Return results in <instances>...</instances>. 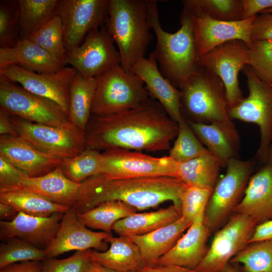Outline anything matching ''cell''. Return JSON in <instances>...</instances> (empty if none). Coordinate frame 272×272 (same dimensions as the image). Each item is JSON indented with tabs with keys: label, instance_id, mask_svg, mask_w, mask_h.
<instances>
[{
	"label": "cell",
	"instance_id": "obj_5",
	"mask_svg": "<svg viewBox=\"0 0 272 272\" xmlns=\"http://www.w3.org/2000/svg\"><path fill=\"white\" fill-rule=\"evenodd\" d=\"M178 89L181 112L186 119L207 124L234 123L228 113L224 84L215 74L201 66Z\"/></svg>",
	"mask_w": 272,
	"mask_h": 272
},
{
	"label": "cell",
	"instance_id": "obj_22",
	"mask_svg": "<svg viewBox=\"0 0 272 272\" xmlns=\"http://www.w3.org/2000/svg\"><path fill=\"white\" fill-rule=\"evenodd\" d=\"M132 72L142 79L151 96L159 101L170 118L178 123L183 116L181 92L162 75L156 60L150 56L143 58L134 64Z\"/></svg>",
	"mask_w": 272,
	"mask_h": 272
},
{
	"label": "cell",
	"instance_id": "obj_25",
	"mask_svg": "<svg viewBox=\"0 0 272 272\" xmlns=\"http://www.w3.org/2000/svg\"><path fill=\"white\" fill-rule=\"evenodd\" d=\"M15 64L39 73L57 71L65 64L28 39H20L14 46L0 48V71Z\"/></svg>",
	"mask_w": 272,
	"mask_h": 272
},
{
	"label": "cell",
	"instance_id": "obj_38",
	"mask_svg": "<svg viewBox=\"0 0 272 272\" xmlns=\"http://www.w3.org/2000/svg\"><path fill=\"white\" fill-rule=\"evenodd\" d=\"M178 124V131L173 146L170 149V157L177 163H182L210 153L183 115Z\"/></svg>",
	"mask_w": 272,
	"mask_h": 272
},
{
	"label": "cell",
	"instance_id": "obj_54",
	"mask_svg": "<svg viewBox=\"0 0 272 272\" xmlns=\"http://www.w3.org/2000/svg\"><path fill=\"white\" fill-rule=\"evenodd\" d=\"M239 264L229 262L223 270L222 272H243Z\"/></svg>",
	"mask_w": 272,
	"mask_h": 272
},
{
	"label": "cell",
	"instance_id": "obj_45",
	"mask_svg": "<svg viewBox=\"0 0 272 272\" xmlns=\"http://www.w3.org/2000/svg\"><path fill=\"white\" fill-rule=\"evenodd\" d=\"M28 176L0 156V189L20 187Z\"/></svg>",
	"mask_w": 272,
	"mask_h": 272
},
{
	"label": "cell",
	"instance_id": "obj_1",
	"mask_svg": "<svg viewBox=\"0 0 272 272\" xmlns=\"http://www.w3.org/2000/svg\"><path fill=\"white\" fill-rule=\"evenodd\" d=\"M152 99L120 113L91 115L85 130V149L148 152L169 149L177 135L178 124Z\"/></svg>",
	"mask_w": 272,
	"mask_h": 272
},
{
	"label": "cell",
	"instance_id": "obj_34",
	"mask_svg": "<svg viewBox=\"0 0 272 272\" xmlns=\"http://www.w3.org/2000/svg\"><path fill=\"white\" fill-rule=\"evenodd\" d=\"M20 14V39H27L55 15L59 0H17Z\"/></svg>",
	"mask_w": 272,
	"mask_h": 272
},
{
	"label": "cell",
	"instance_id": "obj_15",
	"mask_svg": "<svg viewBox=\"0 0 272 272\" xmlns=\"http://www.w3.org/2000/svg\"><path fill=\"white\" fill-rule=\"evenodd\" d=\"M77 73L75 68L65 66L56 72L39 73L12 64L0 71V76L31 93L52 100L69 115L70 89Z\"/></svg>",
	"mask_w": 272,
	"mask_h": 272
},
{
	"label": "cell",
	"instance_id": "obj_11",
	"mask_svg": "<svg viewBox=\"0 0 272 272\" xmlns=\"http://www.w3.org/2000/svg\"><path fill=\"white\" fill-rule=\"evenodd\" d=\"M10 116L16 135L42 152L63 160L85 149V131L76 126H53Z\"/></svg>",
	"mask_w": 272,
	"mask_h": 272
},
{
	"label": "cell",
	"instance_id": "obj_9",
	"mask_svg": "<svg viewBox=\"0 0 272 272\" xmlns=\"http://www.w3.org/2000/svg\"><path fill=\"white\" fill-rule=\"evenodd\" d=\"M0 109L28 121L60 127L75 126L56 103L0 76Z\"/></svg>",
	"mask_w": 272,
	"mask_h": 272
},
{
	"label": "cell",
	"instance_id": "obj_49",
	"mask_svg": "<svg viewBox=\"0 0 272 272\" xmlns=\"http://www.w3.org/2000/svg\"><path fill=\"white\" fill-rule=\"evenodd\" d=\"M265 240H272V219L256 225L248 244Z\"/></svg>",
	"mask_w": 272,
	"mask_h": 272
},
{
	"label": "cell",
	"instance_id": "obj_12",
	"mask_svg": "<svg viewBox=\"0 0 272 272\" xmlns=\"http://www.w3.org/2000/svg\"><path fill=\"white\" fill-rule=\"evenodd\" d=\"M109 9V0H59L56 15L62 21L67 52L80 45L90 32L105 24Z\"/></svg>",
	"mask_w": 272,
	"mask_h": 272
},
{
	"label": "cell",
	"instance_id": "obj_4",
	"mask_svg": "<svg viewBox=\"0 0 272 272\" xmlns=\"http://www.w3.org/2000/svg\"><path fill=\"white\" fill-rule=\"evenodd\" d=\"M118 46L121 66L132 72L134 64L145 57L154 38L151 32L147 0H109L105 24Z\"/></svg>",
	"mask_w": 272,
	"mask_h": 272
},
{
	"label": "cell",
	"instance_id": "obj_52",
	"mask_svg": "<svg viewBox=\"0 0 272 272\" xmlns=\"http://www.w3.org/2000/svg\"><path fill=\"white\" fill-rule=\"evenodd\" d=\"M18 212L12 207L0 202V218L1 220L11 221L17 216Z\"/></svg>",
	"mask_w": 272,
	"mask_h": 272
},
{
	"label": "cell",
	"instance_id": "obj_17",
	"mask_svg": "<svg viewBox=\"0 0 272 272\" xmlns=\"http://www.w3.org/2000/svg\"><path fill=\"white\" fill-rule=\"evenodd\" d=\"M112 234L88 229L78 219L73 207L63 216L57 232L45 249L47 258H54L72 250L94 249L105 251L108 249L105 239Z\"/></svg>",
	"mask_w": 272,
	"mask_h": 272
},
{
	"label": "cell",
	"instance_id": "obj_14",
	"mask_svg": "<svg viewBox=\"0 0 272 272\" xmlns=\"http://www.w3.org/2000/svg\"><path fill=\"white\" fill-rule=\"evenodd\" d=\"M106 26L90 32L78 47L68 51L64 64L86 78H92L116 65L121 58Z\"/></svg>",
	"mask_w": 272,
	"mask_h": 272
},
{
	"label": "cell",
	"instance_id": "obj_35",
	"mask_svg": "<svg viewBox=\"0 0 272 272\" xmlns=\"http://www.w3.org/2000/svg\"><path fill=\"white\" fill-rule=\"evenodd\" d=\"M183 10L193 17L223 21L241 20V0H183Z\"/></svg>",
	"mask_w": 272,
	"mask_h": 272
},
{
	"label": "cell",
	"instance_id": "obj_18",
	"mask_svg": "<svg viewBox=\"0 0 272 272\" xmlns=\"http://www.w3.org/2000/svg\"><path fill=\"white\" fill-rule=\"evenodd\" d=\"M256 16L236 21L192 16L193 32L199 58L217 46L231 40L243 41L249 47L252 42V24Z\"/></svg>",
	"mask_w": 272,
	"mask_h": 272
},
{
	"label": "cell",
	"instance_id": "obj_3",
	"mask_svg": "<svg viewBox=\"0 0 272 272\" xmlns=\"http://www.w3.org/2000/svg\"><path fill=\"white\" fill-rule=\"evenodd\" d=\"M147 1L150 22L157 39L155 48L149 56L159 63L162 75L179 89L201 67L193 32L192 17L183 10L179 29L174 33L167 32L160 22L157 1Z\"/></svg>",
	"mask_w": 272,
	"mask_h": 272
},
{
	"label": "cell",
	"instance_id": "obj_19",
	"mask_svg": "<svg viewBox=\"0 0 272 272\" xmlns=\"http://www.w3.org/2000/svg\"><path fill=\"white\" fill-rule=\"evenodd\" d=\"M0 156L28 177L44 175L59 167L62 161L40 151L25 139L13 135L0 136Z\"/></svg>",
	"mask_w": 272,
	"mask_h": 272
},
{
	"label": "cell",
	"instance_id": "obj_50",
	"mask_svg": "<svg viewBox=\"0 0 272 272\" xmlns=\"http://www.w3.org/2000/svg\"><path fill=\"white\" fill-rule=\"evenodd\" d=\"M139 272H195L194 270L177 265H146Z\"/></svg>",
	"mask_w": 272,
	"mask_h": 272
},
{
	"label": "cell",
	"instance_id": "obj_46",
	"mask_svg": "<svg viewBox=\"0 0 272 272\" xmlns=\"http://www.w3.org/2000/svg\"><path fill=\"white\" fill-rule=\"evenodd\" d=\"M251 38L252 41H272V13L257 15L253 22Z\"/></svg>",
	"mask_w": 272,
	"mask_h": 272
},
{
	"label": "cell",
	"instance_id": "obj_53",
	"mask_svg": "<svg viewBox=\"0 0 272 272\" xmlns=\"http://www.w3.org/2000/svg\"><path fill=\"white\" fill-rule=\"evenodd\" d=\"M86 272H120L91 261Z\"/></svg>",
	"mask_w": 272,
	"mask_h": 272
},
{
	"label": "cell",
	"instance_id": "obj_56",
	"mask_svg": "<svg viewBox=\"0 0 272 272\" xmlns=\"http://www.w3.org/2000/svg\"><path fill=\"white\" fill-rule=\"evenodd\" d=\"M272 13V8L271 9H267V10H266L265 11H263L262 12H261L260 14L261 13Z\"/></svg>",
	"mask_w": 272,
	"mask_h": 272
},
{
	"label": "cell",
	"instance_id": "obj_41",
	"mask_svg": "<svg viewBox=\"0 0 272 272\" xmlns=\"http://www.w3.org/2000/svg\"><path fill=\"white\" fill-rule=\"evenodd\" d=\"M20 14L18 1H0V48L15 46L20 40Z\"/></svg>",
	"mask_w": 272,
	"mask_h": 272
},
{
	"label": "cell",
	"instance_id": "obj_27",
	"mask_svg": "<svg viewBox=\"0 0 272 272\" xmlns=\"http://www.w3.org/2000/svg\"><path fill=\"white\" fill-rule=\"evenodd\" d=\"M192 223L181 217L176 221L148 234L128 237L139 247L146 265H153L173 248Z\"/></svg>",
	"mask_w": 272,
	"mask_h": 272
},
{
	"label": "cell",
	"instance_id": "obj_47",
	"mask_svg": "<svg viewBox=\"0 0 272 272\" xmlns=\"http://www.w3.org/2000/svg\"><path fill=\"white\" fill-rule=\"evenodd\" d=\"M241 20L248 19L272 8V0H241Z\"/></svg>",
	"mask_w": 272,
	"mask_h": 272
},
{
	"label": "cell",
	"instance_id": "obj_37",
	"mask_svg": "<svg viewBox=\"0 0 272 272\" xmlns=\"http://www.w3.org/2000/svg\"><path fill=\"white\" fill-rule=\"evenodd\" d=\"M101 164L100 151L85 149L74 157L62 160L59 167L68 179L81 183L90 176L100 174Z\"/></svg>",
	"mask_w": 272,
	"mask_h": 272
},
{
	"label": "cell",
	"instance_id": "obj_42",
	"mask_svg": "<svg viewBox=\"0 0 272 272\" xmlns=\"http://www.w3.org/2000/svg\"><path fill=\"white\" fill-rule=\"evenodd\" d=\"M213 190L184 184L180 194L181 217L193 222L204 220L205 211Z\"/></svg>",
	"mask_w": 272,
	"mask_h": 272
},
{
	"label": "cell",
	"instance_id": "obj_51",
	"mask_svg": "<svg viewBox=\"0 0 272 272\" xmlns=\"http://www.w3.org/2000/svg\"><path fill=\"white\" fill-rule=\"evenodd\" d=\"M0 134L16 135L10 116L0 109Z\"/></svg>",
	"mask_w": 272,
	"mask_h": 272
},
{
	"label": "cell",
	"instance_id": "obj_32",
	"mask_svg": "<svg viewBox=\"0 0 272 272\" xmlns=\"http://www.w3.org/2000/svg\"><path fill=\"white\" fill-rule=\"evenodd\" d=\"M96 87L95 78H86L78 72L70 87L69 120L73 125L84 131L91 116Z\"/></svg>",
	"mask_w": 272,
	"mask_h": 272
},
{
	"label": "cell",
	"instance_id": "obj_21",
	"mask_svg": "<svg viewBox=\"0 0 272 272\" xmlns=\"http://www.w3.org/2000/svg\"><path fill=\"white\" fill-rule=\"evenodd\" d=\"M211 234L203 219L193 221L186 233L155 264L177 265L195 270L209 251L207 242Z\"/></svg>",
	"mask_w": 272,
	"mask_h": 272
},
{
	"label": "cell",
	"instance_id": "obj_6",
	"mask_svg": "<svg viewBox=\"0 0 272 272\" xmlns=\"http://www.w3.org/2000/svg\"><path fill=\"white\" fill-rule=\"evenodd\" d=\"M96 87L91 115H105L126 111L153 98L142 79L116 65L95 77Z\"/></svg>",
	"mask_w": 272,
	"mask_h": 272
},
{
	"label": "cell",
	"instance_id": "obj_33",
	"mask_svg": "<svg viewBox=\"0 0 272 272\" xmlns=\"http://www.w3.org/2000/svg\"><path fill=\"white\" fill-rule=\"evenodd\" d=\"M137 211L123 201H109L77 214V216L87 227L111 234L112 226L117 221L136 213Z\"/></svg>",
	"mask_w": 272,
	"mask_h": 272
},
{
	"label": "cell",
	"instance_id": "obj_13",
	"mask_svg": "<svg viewBox=\"0 0 272 272\" xmlns=\"http://www.w3.org/2000/svg\"><path fill=\"white\" fill-rule=\"evenodd\" d=\"M257 224L250 217L233 213L215 232L205 257L195 272H222L230 260L248 244Z\"/></svg>",
	"mask_w": 272,
	"mask_h": 272
},
{
	"label": "cell",
	"instance_id": "obj_28",
	"mask_svg": "<svg viewBox=\"0 0 272 272\" xmlns=\"http://www.w3.org/2000/svg\"><path fill=\"white\" fill-rule=\"evenodd\" d=\"M80 186V183L68 179L59 166L44 175L27 177L20 187L52 202L71 208L75 203Z\"/></svg>",
	"mask_w": 272,
	"mask_h": 272
},
{
	"label": "cell",
	"instance_id": "obj_48",
	"mask_svg": "<svg viewBox=\"0 0 272 272\" xmlns=\"http://www.w3.org/2000/svg\"><path fill=\"white\" fill-rule=\"evenodd\" d=\"M41 262L28 260L14 263L0 268V272H42Z\"/></svg>",
	"mask_w": 272,
	"mask_h": 272
},
{
	"label": "cell",
	"instance_id": "obj_8",
	"mask_svg": "<svg viewBox=\"0 0 272 272\" xmlns=\"http://www.w3.org/2000/svg\"><path fill=\"white\" fill-rule=\"evenodd\" d=\"M242 71L247 79L248 95L228 108V113L232 120L252 123L259 127L260 144L255 161L265 164L272 141V83L259 79L248 65Z\"/></svg>",
	"mask_w": 272,
	"mask_h": 272
},
{
	"label": "cell",
	"instance_id": "obj_39",
	"mask_svg": "<svg viewBox=\"0 0 272 272\" xmlns=\"http://www.w3.org/2000/svg\"><path fill=\"white\" fill-rule=\"evenodd\" d=\"M27 39L32 41L64 63L67 51L64 46L63 28L60 17L55 15Z\"/></svg>",
	"mask_w": 272,
	"mask_h": 272
},
{
	"label": "cell",
	"instance_id": "obj_26",
	"mask_svg": "<svg viewBox=\"0 0 272 272\" xmlns=\"http://www.w3.org/2000/svg\"><path fill=\"white\" fill-rule=\"evenodd\" d=\"M105 241L109 248L103 252L91 249V261L120 272L139 271L146 266L139 247L129 237L111 235Z\"/></svg>",
	"mask_w": 272,
	"mask_h": 272
},
{
	"label": "cell",
	"instance_id": "obj_2",
	"mask_svg": "<svg viewBox=\"0 0 272 272\" xmlns=\"http://www.w3.org/2000/svg\"><path fill=\"white\" fill-rule=\"evenodd\" d=\"M184 185L172 177L110 179L99 174L80 183L72 207L79 214L102 202L118 200L142 211L171 201L181 212L180 194Z\"/></svg>",
	"mask_w": 272,
	"mask_h": 272
},
{
	"label": "cell",
	"instance_id": "obj_30",
	"mask_svg": "<svg viewBox=\"0 0 272 272\" xmlns=\"http://www.w3.org/2000/svg\"><path fill=\"white\" fill-rule=\"evenodd\" d=\"M0 202L11 206L18 213L38 217H49L56 213H65L70 209L21 187L1 189Z\"/></svg>",
	"mask_w": 272,
	"mask_h": 272
},
{
	"label": "cell",
	"instance_id": "obj_55",
	"mask_svg": "<svg viewBox=\"0 0 272 272\" xmlns=\"http://www.w3.org/2000/svg\"><path fill=\"white\" fill-rule=\"evenodd\" d=\"M265 164L272 165V141L267 152Z\"/></svg>",
	"mask_w": 272,
	"mask_h": 272
},
{
	"label": "cell",
	"instance_id": "obj_7",
	"mask_svg": "<svg viewBox=\"0 0 272 272\" xmlns=\"http://www.w3.org/2000/svg\"><path fill=\"white\" fill-rule=\"evenodd\" d=\"M255 160L232 158L225 174L218 180L208 203L203 223L212 233L228 220L241 200L254 169Z\"/></svg>",
	"mask_w": 272,
	"mask_h": 272
},
{
	"label": "cell",
	"instance_id": "obj_20",
	"mask_svg": "<svg viewBox=\"0 0 272 272\" xmlns=\"http://www.w3.org/2000/svg\"><path fill=\"white\" fill-rule=\"evenodd\" d=\"M64 214L56 213L49 217H38L19 212L11 221L1 220V240L5 241L18 237L37 248L46 249L54 238Z\"/></svg>",
	"mask_w": 272,
	"mask_h": 272
},
{
	"label": "cell",
	"instance_id": "obj_10",
	"mask_svg": "<svg viewBox=\"0 0 272 272\" xmlns=\"http://www.w3.org/2000/svg\"><path fill=\"white\" fill-rule=\"evenodd\" d=\"M101 155L100 174L110 179L177 178V162L169 156L155 157L139 151L120 148L105 150Z\"/></svg>",
	"mask_w": 272,
	"mask_h": 272
},
{
	"label": "cell",
	"instance_id": "obj_24",
	"mask_svg": "<svg viewBox=\"0 0 272 272\" xmlns=\"http://www.w3.org/2000/svg\"><path fill=\"white\" fill-rule=\"evenodd\" d=\"M186 120L197 138L222 167L226 168L230 159L240 158V140L234 123L207 124Z\"/></svg>",
	"mask_w": 272,
	"mask_h": 272
},
{
	"label": "cell",
	"instance_id": "obj_43",
	"mask_svg": "<svg viewBox=\"0 0 272 272\" xmlns=\"http://www.w3.org/2000/svg\"><path fill=\"white\" fill-rule=\"evenodd\" d=\"M261 80L272 83V41H252L248 64Z\"/></svg>",
	"mask_w": 272,
	"mask_h": 272
},
{
	"label": "cell",
	"instance_id": "obj_44",
	"mask_svg": "<svg viewBox=\"0 0 272 272\" xmlns=\"http://www.w3.org/2000/svg\"><path fill=\"white\" fill-rule=\"evenodd\" d=\"M91 249L77 251L67 258H49L42 261V272H86L91 260Z\"/></svg>",
	"mask_w": 272,
	"mask_h": 272
},
{
	"label": "cell",
	"instance_id": "obj_31",
	"mask_svg": "<svg viewBox=\"0 0 272 272\" xmlns=\"http://www.w3.org/2000/svg\"><path fill=\"white\" fill-rule=\"evenodd\" d=\"M221 167L219 161L209 153L177 163V178L187 185L213 190L219 179Z\"/></svg>",
	"mask_w": 272,
	"mask_h": 272
},
{
	"label": "cell",
	"instance_id": "obj_16",
	"mask_svg": "<svg viewBox=\"0 0 272 272\" xmlns=\"http://www.w3.org/2000/svg\"><path fill=\"white\" fill-rule=\"evenodd\" d=\"M248 56L247 44L240 40H234L217 46L200 58L201 66L217 75L223 81L229 108L243 98L238 75L248 64Z\"/></svg>",
	"mask_w": 272,
	"mask_h": 272
},
{
	"label": "cell",
	"instance_id": "obj_57",
	"mask_svg": "<svg viewBox=\"0 0 272 272\" xmlns=\"http://www.w3.org/2000/svg\"><path fill=\"white\" fill-rule=\"evenodd\" d=\"M130 272H139V271H130Z\"/></svg>",
	"mask_w": 272,
	"mask_h": 272
},
{
	"label": "cell",
	"instance_id": "obj_40",
	"mask_svg": "<svg viewBox=\"0 0 272 272\" xmlns=\"http://www.w3.org/2000/svg\"><path fill=\"white\" fill-rule=\"evenodd\" d=\"M46 258L45 249L37 248L18 237L10 238L0 245V268L17 262L42 261Z\"/></svg>",
	"mask_w": 272,
	"mask_h": 272
},
{
	"label": "cell",
	"instance_id": "obj_23",
	"mask_svg": "<svg viewBox=\"0 0 272 272\" xmlns=\"http://www.w3.org/2000/svg\"><path fill=\"white\" fill-rule=\"evenodd\" d=\"M233 213L248 216L257 225L272 219V165L264 164L251 176Z\"/></svg>",
	"mask_w": 272,
	"mask_h": 272
},
{
	"label": "cell",
	"instance_id": "obj_29",
	"mask_svg": "<svg viewBox=\"0 0 272 272\" xmlns=\"http://www.w3.org/2000/svg\"><path fill=\"white\" fill-rule=\"evenodd\" d=\"M181 217L173 205L156 211L135 213L117 221L112 230L119 236L142 235L170 224Z\"/></svg>",
	"mask_w": 272,
	"mask_h": 272
},
{
	"label": "cell",
	"instance_id": "obj_36",
	"mask_svg": "<svg viewBox=\"0 0 272 272\" xmlns=\"http://www.w3.org/2000/svg\"><path fill=\"white\" fill-rule=\"evenodd\" d=\"M230 262L242 264L243 272H272V240L248 244Z\"/></svg>",
	"mask_w": 272,
	"mask_h": 272
}]
</instances>
